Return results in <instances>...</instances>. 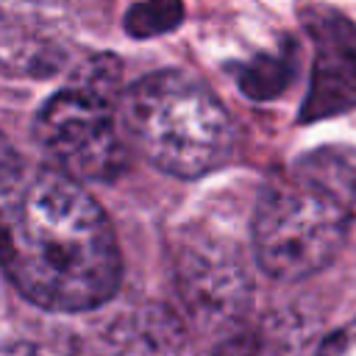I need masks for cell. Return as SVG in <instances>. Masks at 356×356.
Wrapping results in <instances>:
<instances>
[{"mask_svg":"<svg viewBox=\"0 0 356 356\" xmlns=\"http://www.w3.org/2000/svg\"><path fill=\"white\" fill-rule=\"evenodd\" d=\"M100 356H178L184 348V325L167 306L125 309L97 337Z\"/></svg>","mask_w":356,"mask_h":356,"instance_id":"obj_7","label":"cell"},{"mask_svg":"<svg viewBox=\"0 0 356 356\" xmlns=\"http://www.w3.org/2000/svg\"><path fill=\"white\" fill-rule=\"evenodd\" d=\"M356 209V156L342 147L303 153L261 189L253 253L275 281L320 273L345 245Z\"/></svg>","mask_w":356,"mask_h":356,"instance_id":"obj_2","label":"cell"},{"mask_svg":"<svg viewBox=\"0 0 356 356\" xmlns=\"http://www.w3.org/2000/svg\"><path fill=\"white\" fill-rule=\"evenodd\" d=\"M128 145L175 178H200L231 161L236 125L217 95L178 70L139 78L120 97Z\"/></svg>","mask_w":356,"mask_h":356,"instance_id":"obj_3","label":"cell"},{"mask_svg":"<svg viewBox=\"0 0 356 356\" xmlns=\"http://www.w3.org/2000/svg\"><path fill=\"white\" fill-rule=\"evenodd\" d=\"M184 295L189 306L203 309L206 314H222L242 303V292L248 289V278H242L239 267L225 261V256L195 253L192 261L181 267Z\"/></svg>","mask_w":356,"mask_h":356,"instance_id":"obj_8","label":"cell"},{"mask_svg":"<svg viewBox=\"0 0 356 356\" xmlns=\"http://www.w3.org/2000/svg\"><path fill=\"white\" fill-rule=\"evenodd\" d=\"M122 67L114 56H95L36 114L33 134L53 170L78 184H106L128 167V136L117 103Z\"/></svg>","mask_w":356,"mask_h":356,"instance_id":"obj_4","label":"cell"},{"mask_svg":"<svg viewBox=\"0 0 356 356\" xmlns=\"http://www.w3.org/2000/svg\"><path fill=\"white\" fill-rule=\"evenodd\" d=\"M314 356H356V320H350L342 328H337L334 334H328L317 345Z\"/></svg>","mask_w":356,"mask_h":356,"instance_id":"obj_11","label":"cell"},{"mask_svg":"<svg viewBox=\"0 0 356 356\" xmlns=\"http://www.w3.org/2000/svg\"><path fill=\"white\" fill-rule=\"evenodd\" d=\"M184 17V8L175 3H147L134 6L125 14V31L131 36H156L164 31H172Z\"/></svg>","mask_w":356,"mask_h":356,"instance_id":"obj_10","label":"cell"},{"mask_svg":"<svg viewBox=\"0 0 356 356\" xmlns=\"http://www.w3.org/2000/svg\"><path fill=\"white\" fill-rule=\"evenodd\" d=\"M292 67H295V61L289 53H281V56L264 53V56L236 67V83L253 100H273L292 81Z\"/></svg>","mask_w":356,"mask_h":356,"instance_id":"obj_9","label":"cell"},{"mask_svg":"<svg viewBox=\"0 0 356 356\" xmlns=\"http://www.w3.org/2000/svg\"><path fill=\"white\" fill-rule=\"evenodd\" d=\"M0 356H75V350L64 342H31V339H19V342H8L0 345Z\"/></svg>","mask_w":356,"mask_h":356,"instance_id":"obj_12","label":"cell"},{"mask_svg":"<svg viewBox=\"0 0 356 356\" xmlns=\"http://www.w3.org/2000/svg\"><path fill=\"white\" fill-rule=\"evenodd\" d=\"M22 164H25V161L17 156V150H14V147L6 142V136L0 134V186H3Z\"/></svg>","mask_w":356,"mask_h":356,"instance_id":"obj_13","label":"cell"},{"mask_svg":"<svg viewBox=\"0 0 356 356\" xmlns=\"http://www.w3.org/2000/svg\"><path fill=\"white\" fill-rule=\"evenodd\" d=\"M0 264L50 312H89L114 298L122 259L114 228L83 184L22 164L0 186Z\"/></svg>","mask_w":356,"mask_h":356,"instance_id":"obj_1","label":"cell"},{"mask_svg":"<svg viewBox=\"0 0 356 356\" xmlns=\"http://www.w3.org/2000/svg\"><path fill=\"white\" fill-rule=\"evenodd\" d=\"M306 31L314 42V56L300 120L314 122L356 106V25L337 11H314Z\"/></svg>","mask_w":356,"mask_h":356,"instance_id":"obj_5","label":"cell"},{"mask_svg":"<svg viewBox=\"0 0 356 356\" xmlns=\"http://www.w3.org/2000/svg\"><path fill=\"white\" fill-rule=\"evenodd\" d=\"M225 356H261V353H259V350H253L250 345H239L236 350H228Z\"/></svg>","mask_w":356,"mask_h":356,"instance_id":"obj_14","label":"cell"},{"mask_svg":"<svg viewBox=\"0 0 356 356\" xmlns=\"http://www.w3.org/2000/svg\"><path fill=\"white\" fill-rule=\"evenodd\" d=\"M67 58L58 36L33 14L0 6V75L47 78Z\"/></svg>","mask_w":356,"mask_h":356,"instance_id":"obj_6","label":"cell"}]
</instances>
